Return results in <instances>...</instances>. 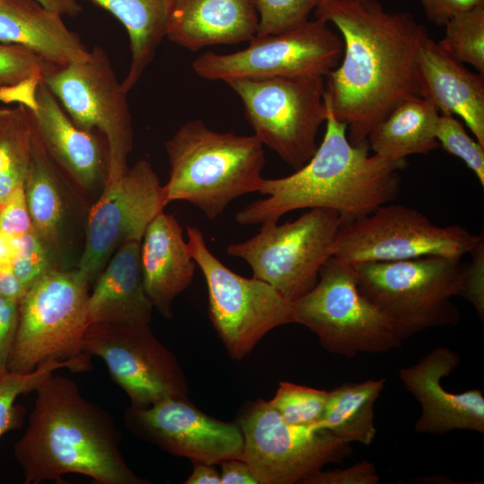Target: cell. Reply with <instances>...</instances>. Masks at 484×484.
<instances>
[{
  "instance_id": "6da1fadb",
  "label": "cell",
  "mask_w": 484,
  "mask_h": 484,
  "mask_svg": "<svg viewBox=\"0 0 484 484\" xmlns=\"http://www.w3.org/2000/svg\"><path fill=\"white\" fill-rule=\"evenodd\" d=\"M315 16L333 24L343 42L341 62L325 76V98L347 125L349 141L367 143L398 105L420 97L418 55L426 28L376 0H322Z\"/></svg>"
},
{
  "instance_id": "7a4b0ae2",
  "label": "cell",
  "mask_w": 484,
  "mask_h": 484,
  "mask_svg": "<svg viewBox=\"0 0 484 484\" xmlns=\"http://www.w3.org/2000/svg\"><path fill=\"white\" fill-rule=\"evenodd\" d=\"M34 392L27 428L13 446L24 483L61 482L70 473L100 484L148 483L126 464L112 416L73 380L53 373Z\"/></svg>"
},
{
  "instance_id": "3957f363",
  "label": "cell",
  "mask_w": 484,
  "mask_h": 484,
  "mask_svg": "<svg viewBox=\"0 0 484 484\" xmlns=\"http://www.w3.org/2000/svg\"><path fill=\"white\" fill-rule=\"evenodd\" d=\"M325 98V95H324ZM325 132L313 156L295 172L263 178L254 201L237 212L240 225L278 221L290 212L324 208L340 215L341 225L364 217L393 201L399 193L403 162L369 153L367 143L352 144L347 125L337 120L325 98Z\"/></svg>"
},
{
  "instance_id": "277c9868",
  "label": "cell",
  "mask_w": 484,
  "mask_h": 484,
  "mask_svg": "<svg viewBox=\"0 0 484 484\" xmlns=\"http://www.w3.org/2000/svg\"><path fill=\"white\" fill-rule=\"evenodd\" d=\"M264 147L254 134L217 132L201 119L183 124L165 143L169 164L163 186L167 203L186 201L207 219L216 220L231 202L259 191Z\"/></svg>"
},
{
  "instance_id": "5b68a950",
  "label": "cell",
  "mask_w": 484,
  "mask_h": 484,
  "mask_svg": "<svg viewBox=\"0 0 484 484\" xmlns=\"http://www.w3.org/2000/svg\"><path fill=\"white\" fill-rule=\"evenodd\" d=\"M360 293L390 322L401 341L428 329L454 326L460 313L465 265L461 259L425 256L353 264Z\"/></svg>"
},
{
  "instance_id": "8992f818",
  "label": "cell",
  "mask_w": 484,
  "mask_h": 484,
  "mask_svg": "<svg viewBox=\"0 0 484 484\" xmlns=\"http://www.w3.org/2000/svg\"><path fill=\"white\" fill-rule=\"evenodd\" d=\"M89 282L78 269L52 268L27 289L19 301L8 370L26 373L46 361L88 355L82 340L89 326Z\"/></svg>"
},
{
  "instance_id": "52a82bcc",
  "label": "cell",
  "mask_w": 484,
  "mask_h": 484,
  "mask_svg": "<svg viewBox=\"0 0 484 484\" xmlns=\"http://www.w3.org/2000/svg\"><path fill=\"white\" fill-rule=\"evenodd\" d=\"M293 322L312 331L327 351L346 358L399 347L388 319L359 291L351 264L332 256L317 282L292 302Z\"/></svg>"
},
{
  "instance_id": "ba28073f",
  "label": "cell",
  "mask_w": 484,
  "mask_h": 484,
  "mask_svg": "<svg viewBox=\"0 0 484 484\" xmlns=\"http://www.w3.org/2000/svg\"><path fill=\"white\" fill-rule=\"evenodd\" d=\"M243 103L254 135L298 169L317 149L327 116L324 76L238 79L226 82Z\"/></svg>"
},
{
  "instance_id": "9c48e42d",
  "label": "cell",
  "mask_w": 484,
  "mask_h": 484,
  "mask_svg": "<svg viewBox=\"0 0 484 484\" xmlns=\"http://www.w3.org/2000/svg\"><path fill=\"white\" fill-rule=\"evenodd\" d=\"M341 225L340 215L313 208L293 221H267L247 240L226 247L243 259L253 277L264 281L294 302L317 282L323 265L333 256V243Z\"/></svg>"
},
{
  "instance_id": "30bf717a",
  "label": "cell",
  "mask_w": 484,
  "mask_h": 484,
  "mask_svg": "<svg viewBox=\"0 0 484 484\" xmlns=\"http://www.w3.org/2000/svg\"><path fill=\"white\" fill-rule=\"evenodd\" d=\"M186 235L190 255L207 285L211 321L234 359H244L270 331L294 323L292 302L272 286L225 266L197 227L187 226Z\"/></svg>"
},
{
  "instance_id": "8fae6325",
  "label": "cell",
  "mask_w": 484,
  "mask_h": 484,
  "mask_svg": "<svg viewBox=\"0 0 484 484\" xmlns=\"http://www.w3.org/2000/svg\"><path fill=\"white\" fill-rule=\"evenodd\" d=\"M482 239L461 225L439 226L414 208L386 203L341 225L333 256L351 265L425 256L462 259Z\"/></svg>"
},
{
  "instance_id": "7c38bea8",
  "label": "cell",
  "mask_w": 484,
  "mask_h": 484,
  "mask_svg": "<svg viewBox=\"0 0 484 484\" xmlns=\"http://www.w3.org/2000/svg\"><path fill=\"white\" fill-rule=\"evenodd\" d=\"M71 120L81 129L101 133L107 143L105 182L128 169L133 149L132 117L127 93L117 79L105 50L95 46L79 62L57 66L43 80Z\"/></svg>"
},
{
  "instance_id": "4fadbf2b",
  "label": "cell",
  "mask_w": 484,
  "mask_h": 484,
  "mask_svg": "<svg viewBox=\"0 0 484 484\" xmlns=\"http://www.w3.org/2000/svg\"><path fill=\"white\" fill-rule=\"evenodd\" d=\"M315 18L277 34L255 36L246 48L229 54L207 51L192 63L203 79L225 83L238 79L325 77L341 62V37Z\"/></svg>"
},
{
  "instance_id": "5bb4252c",
  "label": "cell",
  "mask_w": 484,
  "mask_h": 484,
  "mask_svg": "<svg viewBox=\"0 0 484 484\" xmlns=\"http://www.w3.org/2000/svg\"><path fill=\"white\" fill-rule=\"evenodd\" d=\"M244 457L260 484H295L328 463L341 462L351 446L325 429L286 422L269 401H258L240 419Z\"/></svg>"
},
{
  "instance_id": "9a60e30c",
  "label": "cell",
  "mask_w": 484,
  "mask_h": 484,
  "mask_svg": "<svg viewBox=\"0 0 484 484\" xmlns=\"http://www.w3.org/2000/svg\"><path fill=\"white\" fill-rule=\"evenodd\" d=\"M82 350L105 362L113 381L128 395L130 407L187 398L186 380L177 359L154 336L149 324H91L83 336Z\"/></svg>"
},
{
  "instance_id": "2e32d148",
  "label": "cell",
  "mask_w": 484,
  "mask_h": 484,
  "mask_svg": "<svg viewBox=\"0 0 484 484\" xmlns=\"http://www.w3.org/2000/svg\"><path fill=\"white\" fill-rule=\"evenodd\" d=\"M167 204L163 186L147 160L136 161L120 177L105 182L90 212L80 272L93 280L119 246L142 241L148 225Z\"/></svg>"
},
{
  "instance_id": "e0dca14e",
  "label": "cell",
  "mask_w": 484,
  "mask_h": 484,
  "mask_svg": "<svg viewBox=\"0 0 484 484\" xmlns=\"http://www.w3.org/2000/svg\"><path fill=\"white\" fill-rule=\"evenodd\" d=\"M125 419L138 436L197 463L216 464L244 457L239 426L204 414L187 398H168L144 408L129 407Z\"/></svg>"
},
{
  "instance_id": "ac0fdd59",
  "label": "cell",
  "mask_w": 484,
  "mask_h": 484,
  "mask_svg": "<svg viewBox=\"0 0 484 484\" xmlns=\"http://www.w3.org/2000/svg\"><path fill=\"white\" fill-rule=\"evenodd\" d=\"M460 355L444 346L436 347L416 364L402 368L399 377L419 402L421 413L414 430L441 435L454 430L484 433V396L480 389L462 393L446 391L442 378L460 364Z\"/></svg>"
},
{
  "instance_id": "d6986e66",
  "label": "cell",
  "mask_w": 484,
  "mask_h": 484,
  "mask_svg": "<svg viewBox=\"0 0 484 484\" xmlns=\"http://www.w3.org/2000/svg\"><path fill=\"white\" fill-rule=\"evenodd\" d=\"M25 108L32 132L48 158L83 187L100 179L108 170V158L98 138L71 120L43 81L35 89L33 104Z\"/></svg>"
},
{
  "instance_id": "ffe728a7",
  "label": "cell",
  "mask_w": 484,
  "mask_h": 484,
  "mask_svg": "<svg viewBox=\"0 0 484 484\" xmlns=\"http://www.w3.org/2000/svg\"><path fill=\"white\" fill-rule=\"evenodd\" d=\"M256 0H170L166 38L190 51L256 36Z\"/></svg>"
},
{
  "instance_id": "44dd1931",
  "label": "cell",
  "mask_w": 484,
  "mask_h": 484,
  "mask_svg": "<svg viewBox=\"0 0 484 484\" xmlns=\"http://www.w3.org/2000/svg\"><path fill=\"white\" fill-rule=\"evenodd\" d=\"M418 68L420 97L441 114L460 117L484 146V75L465 68L428 32L419 44Z\"/></svg>"
},
{
  "instance_id": "7402d4cb",
  "label": "cell",
  "mask_w": 484,
  "mask_h": 484,
  "mask_svg": "<svg viewBox=\"0 0 484 484\" xmlns=\"http://www.w3.org/2000/svg\"><path fill=\"white\" fill-rule=\"evenodd\" d=\"M140 260L148 298L170 318L173 300L192 283L196 268L174 215L161 212L151 221L141 241Z\"/></svg>"
},
{
  "instance_id": "603a6c76",
  "label": "cell",
  "mask_w": 484,
  "mask_h": 484,
  "mask_svg": "<svg viewBox=\"0 0 484 484\" xmlns=\"http://www.w3.org/2000/svg\"><path fill=\"white\" fill-rule=\"evenodd\" d=\"M0 43L22 47L56 66L90 54L63 16L37 0H0Z\"/></svg>"
},
{
  "instance_id": "cb8c5ba5",
  "label": "cell",
  "mask_w": 484,
  "mask_h": 484,
  "mask_svg": "<svg viewBox=\"0 0 484 484\" xmlns=\"http://www.w3.org/2000/svg\"><path fill=\"white\" fill-rule=\"evenodd\" d=\"M140 246L123 244L100 273L87 301L89 324H149L153 305L143 286Z\"/></svg>"
},
{
  "instance_id": "d4e9b609",
  "label": "cell",
  "mask_w": 484,
  "mask_h": 484,
  "mask_svg": "<svg viewBox=\"0 0 484 484\" xmlns=\"http://www.w3.org/2000/svg\"><path fill=\"white\" fill-rule=\"evenodd\" d=\"M438 117V110L425 99H406L371 130L368 146L374 154L393 162L427 154L439 147L436 136Z\"/></svg>"
},
{
  "instance_id": "484cf974",
  "label": "cell",
  "mask_w": 484,
  "mask_h": 484,
  "mask_svg": "<svg viewBox=\"0 0 484 484\" xmlns=\"http://www.w3.org/2000/svg\"><path fill=\"white\" fill-rule=\"evenodd\" d=\"M110 13L125 29L131 60L122 86L126 92L152 62L164 38L170 0H89Z\"/></svg>"
},
{
  "instance_id": "4316f807",
  "label": "cell",
  "mask_w": 484,
  "mask_h": 484,
  "mask_svg": "<svg viewBox=\"0 0 484 484\" xmlns=\"http://www.w3.org/2000/svg\"><path fill=\"white\" fill-rule=\"evenodd\" d=\"M385 378L345 383L329 392L325 409L315 429H325L347 443L369 445L375 439L374 408Z\"/></svg>"
},
{
  "instance_id": "83f0119b",
  "label": "cell",
  "mask_w": 484,
  "mask_h": 484,
  "mask_svg": "<svg viewBox=\"0 0 484 484\" xmlns=\"http://www.w3.org/2000/svg\"><path fill=\"white\" fill-rule=\"evenodd\" d=\"M24 192L33 229L45 244H54L63 215L62 200L50 159L33 132L31 160Z\"/></svg>"
},
{
  "instance_id": "f1b7e54d",
  "label": "cell",
  "mask_w": 484,
  "mask_h": 484,
  "mask_svg": "<svg viewBox=\"0 0 484 484\" xmlns=\"http://www.w3.org/2000/svg\"><path fill=\"white\" fill-rule=\"evenodd\" d=\"M31 151L32 129L25 106L0 108V205L24 185Z\"/></svg>"
},
{
  "instance_id": "f546056e",
  "label": "cell",
  "mask_w": 484,
  "mask_h": 484,
  "mask_svg": "<svg viewBox=\"0 0 484 484\" xmlns=\"http://www.w3.org/2000/svg\"><path fill=\"white\" fill-rule=\"evenodd\" d=\"M90 357L86 355L66 360L46 361L26 373L8 369L0 372V437L22 425L24 408L15 404L20 395L35 391L39 385L56 370L66 368L75 373L90 370Z\"/></svg>"
},
{
  "instance_id": "4dcf8cb0",
  "label": "cell",
  "mask_w": 484,
  "mask_h": 484,
  "mask_svg": "<svg viewBox=\"0 0 484 484\" xmlns=\"http://www.w3.org/2000/svg\"><path fill=\"white\" fill-rule=\"evenodd\" d=\"M445 26V36L437 42L439 47L484 75V5L454 15Z\"/></svg>"
},
{
  "instance_id": "1f68e13d",
  "label": "cell",
  "mask_w": 484,
  "mask_h": 484,
  "mask_svg": "<svg viewBox=\"0 0 484 484\" xmlns=\"http://www.w3.org/2000/svg\"><path fill=\"white\" fill-rule=\"evenodd\" d=\"M328 394L324 390L282 381L269 402L286 422L314 428L323 417Z\"/></svg>"
},
{
  "instance_id": "d6a6232c",
  "label": "cell",
  "mask_w": 484,
  "mask_h": 484,
  "mask_svg": "<svg viewBox=\"0 0 484 484\" xmlns=\"http://www.w3.org/2000/svg\"><path fill=\"white\" fill-rule=\"evenodd\" d=\"M439 147L462 160L484 186V146L466 132L454 116L439 115L436 133Z\"/></svg>"
},
{
  "instance_id": "836d02e7",
  "label": "cell",
  "mask_w": 484,
  "mask_h": 484,
  "mask_svg": "<svg viewBox=\"0 0 484 484\" xmlns=\"http://www.w3.org/2000/svg\"><path fill=\"white\" fill-rule=\"evenodd\" d=\"M56 65L16 45L0 43V82L8 85H38Z\"/></svg>"
},
{
  "instance_id": "e575fe53",
  "label": "cell",
  "mask_w": 484,
  "mask_h": 484,
  "mask_svg": "<svg viewBox=\"0 0 484 484\" xmlns=\"http://www.w3.org/2000/svg\"><path fill=\"white\" fill-rule=\"evenodd\" d=\"M322 0H256L259 25L256 36L277 34L308 20Z\"/></svg>"
},
{
  "instance_id": "d590c367",
  "label": "cell",
  "mask_w": 484,
  "mask_h": 484,
  "mask_svg": "<svg viewBox=\"0 0 484 484\" xmlns=\"http://www.w3.org/2000/svg\"><path fill=\"white\" fill-rule=\"evenodd\" d=\"M9 246L11 265L26 289L52 269L45 243L34 229L13 241Z\"/></svg>"
},
{
  "instance_id": "8d00e7d4",
  "label": "cell",
  "mask_w": 484,
  "mask_h": 484,
  "mask_svg": "<svg viewBox=\"0 0 484 484\" xmlns=\"http://www.w3.org/2000/svg\"><path fill=\"white\" fill-rule=\"evenodd\" d=\"M32 230L22 185L17 187L0 207V240L10 244Z\"/></svg>"
},
{
  "instance_id": "74e56055",
  "label": "cell",
  "mask_w": 484,
  "mask_h": 484,
  "mask_svg": "<svg viewBox=\"0 0 484 484\" xmlns=\"http://www.w3.org/2000/svg\"><path fill=\"white\" fill-rule=\"evenodd\" d=\"M471 261L465 265L464 281L461 292L474 307L481 321L484 318V239L469 254Z\"/></svg>"
},
{
  "instance_id": "f35d334b",
  "label": "cell",
  "mask_w": 484,
  "mask_h": 484,
  "mask_svg": "<svg viewBox=\"0 0 484 484\" xmlns=\"http://www.w3.org/2000/svg\"><path fill=\"white\" fill-rule=\"evenodd\" d=\"M379 480L374 463L364 460L345 469H321L306 479L303 484H377Z\"/></svg>"
},
{
  "instance_id": "ab89813d",
  "label": "cell",
  "mask_w": 484,
  "mask_h": 484,
  "mask_svg": "<svg viewBox=\"0 0 484 484\" xmlns=\"http://www.w3.org/2000/svg\"><path fill=\"white\" fill-rule=\"evenodd\" d=\"M19 319V302L0 296V372L7 370Z\"/></svg>"
},
{
  "instance_id": "60d3db41",
  "label": "cell",
  "mask_w": 484,
  "mask_h": 484,
  "mask_svg": "<svg viewBox=\"0 0 484 484\" xmlns=\"http://www.w3.org/2000/svg\"><path fill=\"white\" fill-rule=\"evenodd\" d=\"M429 22L445 25L454 15L484 5V0H419Z\"/></svg>"
},
{
  "instance_id": "b9f144b4",
  "label": "cell",
  "mask_w": 484,
  "mask_h": 484,
  "mask_svg": "<svg viewBox=\"0 0 484 484\" xmlns=\"http://www.w3.org/2000/svg\"><path fill=\"white\" fill-rule=\"evenodd\" d=\"M26 290L11 265L9 247L0 244V296L19 302Z\"/></svg>"
},
{
  "instance_id": "7bdbcfd3",
  "label": "cell",
  "mask_w": 484,
  "mask_h": 484,
  "mask_svg": "<svg viewBox=\"0 0 484 484\" xmlns=\"http://www.w3.org/2000/svg\"><path fill=\"white\" fill-rule=\"evenodd\" d=\"M221 484H260L251 467L240 459L221 462Z\"/></svg>"
},
{
  "instance_id": "ee69618b",
  "label": "cell",
  "mask_w": 484,
  "mask_h": 484,
  "mask_svg": "<svg viewBox=\"0 0 484 484\" xmlns=\"http://www.w3.org/2000/svg\"><path fill=\"white\" fill-rule=\"evenodd\" d=\"M38 85H8L0 82V101L30 107Z\"/></svg>"
},
{
  "instance_id": "f6af8a7d",
  "label": "cell",
  "mask_w": 484,
  "mask_h": 484,
  "mask_svg": "<svg viewBox=\"0 0 484 484\" xmlns=\"http://www.w3.org/2000/svg\"><path fill=\"white\" fill-rule=\"evenodd\" d=\"M214 464L198 463L190 476L185 481L186 484H221L220 474L213 466Z\"/></svg>"
},
{
  "instance_id": "bcb514c9",
  "label": "cell",
  "mask_w": 484,
  "mask_h": 484,
  "mask_svg": "<svg viewBox=\"0 0 484 484\" xmlns=\"http://www.w3.org/2000/svg\"><path fill=\"white\" fill-rule=\"evenodd\" d=\"M46 8L58 13L62 16H75L81 12L78 0H37Z\"/></svg>"
},
{
  "instance_id": "7dc6e473",
  "label": "cell",
  "mask_w": 484,
  "mask_h": 484,
  "mask_svg": "<svg viewBox=\"0 0 484 484\" xmlns=\"http://www.w3.org/2000/svg\"><path fill=\"white\" fill-rule=\"evenodd\" d=\"M0 207H1V205H0Z\"/></svg>"
}]
</instances>
